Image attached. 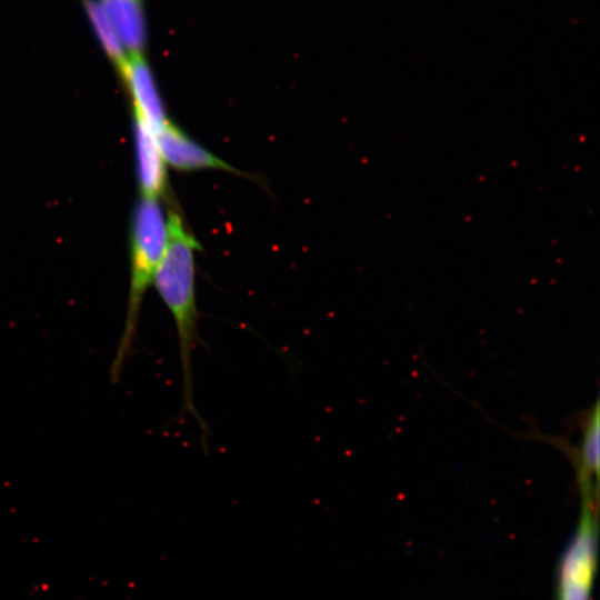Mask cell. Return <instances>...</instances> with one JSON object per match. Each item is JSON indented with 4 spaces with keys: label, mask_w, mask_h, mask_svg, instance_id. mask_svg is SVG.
Segmentation results:
<instances>
[{
    "label": "cell",
    "mask_w": 600,
    "mask_h": 600,
    "mask_svg": "<svg viewBox=\"0 0 600 600\" xmlns=\"http://www.w3.org/2000/svg\"><path fill=\"white\" fill-rule=\"evenodd\" d=\"M600 412L599 401L584 412L581 420V442L572 451L573 463L578 473L582 490L592 489V478L596 480L599 476L600 460Z\"/></svg>",
    "instance_id": "cell-8"
},
{
    "label": "cell",
    "mask_w": 600,
    "mask_h": 600,
    "mask_svg": "<svg viewBox=\"0 0 600 600\" xmlns=\"http://www.w3.org/2000/svg\"><path fill=\"white\" fill-rule=\"evenodd\" d=\"M167 217L158 198L143 197L132 220L130 286L123 329L110 367L117 381L130 356L139 326L142 302L167 246Z\"/></svg>",
    "instance_id": "cell-2"
},
{
    "label": "cell",
    "mask_w": 600,
    "mask_h": 600,
    "mask_svg": "<svg viewBox=\"0 0 600 600\" xmlns=\"http://www.w3.org/2000/svg\"><path fill=\"white\" fill-rule=\"evenodd\" d=\"M167 246L152 283L174 322L182 372V412H190L202 432L206 426L193 401L192 354L199 340L196 296V252L201 246L173 208L167 216Z\"/></svg>",
    "instance_id": "cell-1"
},
{
    "label": "cell",
    "mask_w": 600,
    "mask_h": 600,
    "mask_svg": "<svg viewBox=\"0 0 600 600\" xmlns=\"http://www.w3.org/2000/svg\"><path fill=\"white\" fill-rule=\"evenodd\" d=\"M159 150L166 164L179 171L216 169L238 172L236 168L197 143L170 120L157 133Z\"/></svg>",
    "instance_id": "cell-5"
},
{
    "label": "cell",
    "mask_w": 600,
    "mask_h": 600,
    "mask_svg": "<svg viewBox=\"0 0 600 600\" xmlns=\"http://www.w3.org/2000/svg\"><path fill=\"white\" fill-rule=\"evenodd\" d=\"M593 497H583L577 532L560 566L557 600H589L596 566Z\"/></svg>",
    "instance_id": "cell-3"
},
{
    "label": "cell",
    "mask_w": 600,
    "mask_h": 600,
    "mask_svg": "<svg viewBox=\"0 0 600 600\" xmlns=\"http://www.w3.org/2000/svg\"><path fill=\"white\" fill-rule=\"evenodd\" d=\"M102 2L101 6L124 49H128L129 53H142L147 40L142 0H102Z\"/></svg>",
    "instance_id": "cell-7"
},
{
    "label": "cell",
    "mask_w": 600,
    "mask_h": 600,
    "mask_svg": "<svg viewBox=\"0 0 600 600\" xmlns=\"http://www.w3.org/2000/svg\"><path fill=\"white\" fill-rule=\"evenodd\" d=\"M138 179L143 197L158 198L166 191V163L159 150L157 133L134 119Z\"/></svg>",
    "instance_id": "cell-6"
},
{
    "label": "cell",
    "mask_w": 600,
    "mask_h": 600,
    "mask_svg": "<svg viewBox=\"0 0 600 600\" xmlns=\"http://www.w3.org/2000/svg\"><path fill=\"white\" fill-rule=\"evenodd\" d=\"M119 72L128 87L134 119L158 133L169 119L152 71L142 53H129Z\"/></svg>",
    "instance_id": "cell-4"
},
{
    "label": "cell",
    "mask_w": 600,
    "mask_h": 600,
    "mask_svg": "<svg viewBox=\"0 0 600 600\" xmlns=\"http://www.w3.org/2000/svg\"><path fill=\"white\" fill-rule=\"evenodd\" d=\"M87 11L106 53L120 71L127 60V54L113 24L103 7L97 1H88Z\"/></svg>",
    "instance_id": "cell-9"
}]
</instances>
